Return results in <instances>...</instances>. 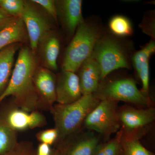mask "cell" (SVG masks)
Segmentation results:
<instances>
[{
  "instance_id": "cell-1",
  "label": "cell",
  "mask_w": 155,
  "mask_h": 155,
  "mask_svg": "<svg viewBox=\"0 0 155 155\" xmlns=\"http://www.w3.org/2000/svg\"><path fill=\"white\" fill-rule=\"evenodd\" d=\"M16 61L8 85L0 95V103L12 96L16 105L31 113L42 104L33 83L34 75L38 67L36 54L30 48L23 47Z\"/></svg>"
},
{
  "instance_id": "cell-2",
  "label": "cell",
  "mask_w": 155,
  "mask_h": 155,
  "mask_svg": "<svg viewBox=\"0 0 155 155\" xmlns=\"http://www.w3.org/2000/svg\"><path fill=\"white\" fill-rule=\"evenodd\" d=\"M104 34L98 22L91 19L84 20L77 28L66 48L62 70L76 73L81 64L91 55Z\"/></svg>"
},
{
  "instance_id": "cell-3",
  "label": "cell",
  "mask_w": 155,
  "mask_h": 155,
  "mask_svg": "<svg viewBox=\"0 0 155 155\" xmlns=\"http://www.w3.org/2000/svg\"><path fill=\"white\" fill-rule=\"evenodd\" d=\"M100 101L94 94L84 95L71 104L53 106L51 110L58 138L64 139L76 131Z\"/></svg>"
},
{
  "instance_id": "cell-4",
  "label": "cell",
  "mask_w": 155,
  "mask_h": 155,
  "mask_svg": "<svg viewBox=\"0 0 155 155\" xmlns=\"http://www.w3.org/2000/svg\"><path fill=\"white\" fill-rule=\"evenodd\" d=\"M127 50L117 37L104 34L91 54L99 66L101 81L115 70L131 68V62Z\"/></svg>"
},
{
  "instance_id": "cell-5",
  "label": "cell",
  "mask_w": 155,
  "mask_h": 155,
  "mask_svg": "<svg viewBox=\"0 0 155 155\" xmlns=\"http://www.w3.org/2000/svg\"><path fill=\"white\" fill-rule=\"evenodd\" d=\"M94 94L100 101H122L146 107L152 104L150 98L143 94L137 87L135 81L130 78L101 82Z\"/></svg>"
},
{
  "instance_id": "cell-6",
  "label": "cell",
  "mask_w": 155,
  "mask_h": 155,
  "mask_svg": "<svg viewBox=\"0 0 155 155\" xmlns=\"http://www.w3.org/2000/svg\"><path fill=\"white\" fill-rule=\"evenodd\" d=\"M21 18L26 28L31 49L36 54L41 41L54 31V21L40 6L31 0L24 1Z\"/></svg>"
},
{
  "instance_id": "cell-7",
  "label": "cell",
  "mask_w": 155,
  "mask_h": 155,
  "mask_svg": "<svg viewBox=\"0 0 155 155\" xmlns=\"http://www.w3.org/2000/svg\"><path fill=\"white\" fill-rule=\"evenodd\" d=\"M117 102L109 100L100 101L85 118L84 122V126L107 138L119 132L121 126L118 116Z\"/></svg>"
},
{
  "instance_id": "cell-8",
  "label": "cell",
  "mask_w": 155,
  "mask_h": 155,
  "mask_svg": "<svg viewBox=\"0 0 155 155\" xmlns=\"http://www.w3.org/2000/svg\"><path fill=\"white\" fill-rule=\"evenodd\" d=\"M118 116L122 134L127 136L137 137V132L153 122L155 110L151 107L137 109L126 106L118 109Z\"/></svg>"
},
{
  "instance_id": "cell-9",
  "label": "cell",
  "mask_w": 155,
  "mask_h": 155,
  "mask_svg": "<svg viewBox=\"0 0 155 155\" xmlns=\"http://www.w3.org/2000/svg\"><path fill=\"white\" fill-rule=\"evenodd\" d=\"M58 20L67 37L72 39L84 22L81 0L55 1Z\"/></svg>"
},
{
  "instance_id": "cell-10",
  "label": "cell",
  "mask_w": 155,
  "mask_h": 155,
  "mask_svg": "<svg viewBox=\"0 0 155 155\" xmlns=\"http://www.w3.org/2000/svg\"><path fill=\"white\" fill-rule=\"evenodd\" d=\"M56 102L68 104L79 99L82 94L78 75L75 72L62 70L56 78Z\"/></svg>"
},
{
  "instance_id": "cell-11",
  "label": "cell",
  "mask_w": 155,
  "mask_h": 155,
  "mask_svg": "<svg viewBox=\"0 0 155 155\" xmlns=\"http://www.w3.org/2000/svg\"><path fill=\"white\" fill-rule=\"evenodd\" d=\"M35 87L43 104L51 109L56 102V78L52 71L38 67L33 77Z\"/></svg>"
},
{
  "instance_id": "cell-12",
  "label": "cell",
  "mask_w": 155,
  "mask_h": 155,
  "mask_svg": "<svg viewBox=\"0 0 155 155\" xmlns=\"http://www.w3.org/2000/svg\"><path fill=\"white\" fill-rule=\"evenodd\" d=\"M78 71L82 95L94 94L101 81V69L97 61L91 56L81 64Z\"/></svg>"
},
{
  "instance_id": "cell-13",
  "label": "cell",
  "mask_w": 155,
  "mask_h": 155,
  "mask_svg": "<svg viewBox=\"0 0 155 155\" xmlns=\"http://www.w3.org/2000/svg\"><path fill=\"white\" fill-rule=\"evenodd\" d=\"M61 50L59 38L54 31L44 38L39 43L37 51L45 68L51 71L58 70V60Z\"/></svg>"
},
{
  "instance_id": "cell-14",
  "label": "cell",
  "mask_w": 155,
  "mask_h": 155,
  "mask_svg": "<svg viewBox=\"0 0 155 155\" xmlns=\"http://www.w3.org/2000/svg\"><path fill=\"white\" fill-rule=\"evenodd\" d=\"M28 39L27 31L22 18H15L0 29V51L14 44Z\"/></svg>"
},
{
  "instance_id": "cell-15",
  "label": "cell",
  "mask_w": 155,
  "mask_h": 155,
  "mask_svg": "<svg viewBox=\"0 0 155 155\" xmlns=\"http://www.w3.org/2000/svg\"><path fill=\"white\" fill-rule=\"evenodd\" d=\"M20 44H14L0 51V95L8 83L12 73L14 56Z\"/></svg>"
},
{
  "instance_id": "cell-16",
  "label": "cell",
  "mask_w": 155,
  "mask_h": 155,
  "mask_svg": "<svg viewBox=\"0 0 155 155\" xmlns=\"http://www.w3.org/2000/svg\"><path fill=\"white\" fill-rule=\"evenodd\" d=\"M99 142L97 137L89 136L58 150L60 155H93Z\"/></svg>"
},
{
  "instance_id": "cell-17",
  "label": "cell",
  "mask_w": 155,
  "mask_h": 155,
  "mask_svg": "<svg viewBox=\"0 0 155 155\" xmlns=\"http://www.w3.org/2000/svg\"><path fill=\"white\" fill-rule=\"evenodd\" d=\"M16 131L9 126L5 120L0 121V155L7 154L17 145Z\"/></svg>"
},
{
  "instance_id": "cell-18",
  "label": "cell",
  "mask_w": 155,
  "mask_h": 155,
  "mask_svg": "<svg viewBox=\"0 0 155 155\" xmlns=\"http://www.w3.org/2000/svg\"><path fill=\"white\" fill-rule=\"evenodd\" d=\"M109 28L114 36L124 37L132 35L134 33L132 23L127 17L123 15H116L109 22Z\"/></svg>"
},
{
  "instance_id": "cell-19",
  "label": "cell",
  "mask_w": 155,
  "mask_h": 155,
  "mask_svg": "<svg viewBox=\"0 0 155 155\" xmlns=\"http://www.w3.org/2000/svg\"><path fill=\"white\" fill-rule=\"evenodd\" d=\"M121 144L123 155H155L153 153L146 148L137 137L125 136L122 131Z\"/></svg>"
},
{
  "instance_id": "cell-20",
  "label": "cell",
  "mask_w": 155,
  "mask_h": 155,
  "mask_svg": "<svg viewBox=\"0 0 155 155\" xmlns=\"http://www.w3.org/2000/svg\"><path fill=\"white\" fill-rule=\"evenodd\" d=\"M5 121L15 131L25 130L28 128L29 114L21 109H13L7 115Z\"/></svg>"
},
{
  "instance_id": "cell-21",
  "label": "cell",
  "mask_w": 155,
  "mask_h": 155,
  "mask_svg": "<svg viewBox=\"0 0 155 155\" xmlns=\"http://www.w3.org/2000/svg\"><path fill=\"white\" fill-rule=\"evenodd\" d=\"M155 53V40H152L145 45L141 49L134 54L131 62L137 75H138L140 69L145 62L150 61V58Z\"/></svg>"
},
{
  "instance_id": "cell-22",
  "label": "cell",
  "mask_w": 155,
  "mask_h": 155,
  "mask_svg": "<svg viewBox=\"0 0 155 155\" xmlns=\"http://www.w3.org/2000/svg\"><path fill=\"white\" fill-rule=\"evenodd\" d=\"M121 136V130L115 138L105 143L99 144L93 155H123Z\"/></svg>"
},
{
  "instance_id": "cell-23",
  "label": "cell",
  "mask_w": 155,
  "mask_h": 155,
  "mask_svg": "<svg viewBox=\"0 0 155 155\" xmlns=\"http://www.w3.org/2000/svg\"><path fill=\"white\" fill-rule=\"evenodd\" d=\"M24 7L22 0H0V8L15 18H21Z\"/></svg>"
},
{
  "instance_id": "cell-24",
  "label": "cell",
  "mask_w": 155,
  "mask_h": 155,
  "mask_svg": "<svg viewBox=\"0 0 155 155\" xmlns=\"http://www.w3.org/2000/svg\"><path fill=\"white\" fill-rule=\"evenodd\" d=\"M155 11L148 12L144 15L139 27L143 32L151 38L153 40L155 39Z\"/></svg>"
},
{
  "instance_id": "cell-25",
  "label": "cell",
  "mask_w": 155,
  "mask_h": 155,
  "mask_svg": "<svg viewBox=\"0 0 155 155\" xmlns=\"http://www.w3.org/2000/svg\"><path fill=\"white\" fill-rule=\"evenodd\" d=\"M149 61L143 64L140 69L138 76L141 80L142 88L140 90L142 93L146 96L150 98L149 96L150 79Z\"/></svg>"
},
{
  "instance_id": "cell-26",
  "label": "cell",
  "mask_w": 155,
  "mask_h": 155,
  "mask_svg": "<svg viewBox=\"0 0 155 155\" xmlns=\"http://www.w3.org/2000/svg\"><path fill=\"white\" fill-rule=\"evenodd\" d=\"M44 10L57 24L58 23V14L55 1L53 0H31Z\"/></svg>"
},
{
  "instance_id": "cell-27",
  "label": "cell",
  "mask_w": 155,
  "mask_h": 155,
  "mask_svg": "<svg viewBox=\"0 0 155 155\" xmlns=\"http://www.w3.org/2000/svg\"><path fill=\"white\" fill-rule=\"evenodd\" d=\"M5 155H36L32 144L28 142L18 143L11 152Z\"/></svg>"
},
{
  "instance_id": "cell-28",
  "label": "cell",
  "mask_w": 155,
  "mask_h": 155,
  "mask_svg": "<svg viewBox=\"0 0 155 155\" xmlns=\"http://www.w3.org/2000/svg\"><path fill=\"white\" fill-rule=\"evenodd\" d=\"M37 138L41 143L51 145L58 139V132L55 128H51L38 132Z\"/></svg>"
},
{
  "instance_id": "cell-29",
  "label": "cell",
  "mask_w": 155,
  "mask_h": 155,
  "mask_svg": "<svg viewBox=\"0 0 155 155\" xmlns=\"http://www.w3.org/2000/svg\"><path fill=\"white\" fill-rule=\"evenodd\" d=\"M46 120L43 115L40 112L35 110L29 114L28 128L31 129L42 127L45 125Z\"/></svg>"
},
{
  "instance_id": "cell-30",
  "label": "cell",
  "mask_w": 155,
  "mask_h": 155,
  "mask_svg": "<svg viewBox=\"0 0 155 155\" xmlns=\"http://www.w3.org/2000/svg\"><path fill=\"white\" fill-rule=\"evenodd\" d=\"M15 18V17H12L0 8V29L8 24Z\"/></svg>"
},
{
  "instance_id": "cell-31",
  "label": "cell",
  "mask_w": 155,
  "mask_h": 155,
  "mask_svg": "<svg viewBox=\"0 0 155 155\" xmlns=\"http://www.w3.org/2000/svg\"><path fill=\"white\" fill-rule=\"evenodd\" d=\"M53 151L50 145L46 143H41L38 145L36 152V155H51Z\"/></svg>"
},
{
  "instance_id": "cell-32",
  "label": "cell",
  "mask_w": 155,
  "mask_h": 155,
  "mask_svg": "<svg viewBox=\"0 0 155 155\" xmlns=\"http://www.w3.org/2000/svg\"><path fill=\"white\" fill-rule=\"evenodd\" d=\"M51 155H60L59 150H56L53 151Z\"/></svg>"
}]
</instances>
